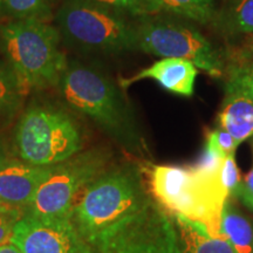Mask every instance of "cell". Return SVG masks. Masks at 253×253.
Instances as JSON below:
<instances>
[{
	"label": "cell",
	"mask_w": 253,
	"mask_h": 253,
	"mask_svg": "<svg viewBox=\"0 0 253 253\" xmlns=\"http://www.w3.org/2000/svg\"><path fill=\"white\" fill-rule=\"evenodd\" d=\"M58 87L69 108L93 121L123 147L140 151L142 138L130 107L108 75L91 66L71 63Z\"/></svg>",
	"instance_id": "6da1fadb"
},
{
	"label": "cell",
	"mask_w": 253,
	"mask_h": 253,
	"mask_svg": "<svg viewBox=\"0 0 253 253\" xmlns=\"http://www.w3.org/2000/svg\"><path fill=\"white\" fill-rule=\"evenodd\" d=\"M150 194L171 216L184 217L214 238H220V221L230 196L219 176L207 177L179 166H149Z\"/></svg>",
	"instance_id": "7a4b0ae2"
},
{
	"label": "cell",
	"mask_w": 253,
	"mask_h": 253,
	"mask_svg": "<svg viewBox=\"0 0 253 253\" xmlns=\"http://www.w3.org/2000/svg\"><path fill=\"white\" fill-rule=\"evenodd\" d=\"M149 199L140 170L131 166L106 169L84 189L69 218L89 243Z\"/></svg>",
	"instance_id": "3957f363"
},
{
	"label": "cell",
	"mask_w": 253,
	"mask_h": 253,
	"mask_svg": "<svg viewBox=\"0 0 253 253\" xmlns=\"http://www.w3.org/2000/svg\"><path fill=\"white\" fill-rule=\"evenodd\" d=\"M0 39L7 63L28 91L58 86L68 66L58 28L46 21L12 20L0 28Z\"/></svg>",
	"instance_id": "277c9868"
},
{
	"label": "cell",
	"mask_w": 253,
	"mask_h": 253,
	"mask_svg": "<svg viewBox=\"0 0 253 253\" xmlns=\"http://www.w3.org/2000/svg\"><path fill=\"white\" fill-rule=\"evenodd\" d=\"M55 20L61 38L79 49L107 54L137 49L134 25L121 12L91 0H65Z\"/></svg>",
	"instance_id": "5b68a950"
},
{
	"label": "cell",
	"mask_w": 253,
	"mask_h": 253,
	"mask_svg": "<svg viewBox=\"0 0 253 253\" xmlns=\"http://www.w3.org/2000/svg\"><path fill=\"white\" fill-rule=\"evenodd\" d=\"M80 126L72 115L49 104H33L25 110L15 128L14 144L25 162L52 167L82 149Z\"/></svg>",
	"instance_id": "8992f818"
},
{
	"label": "cell",
	"mask_w": 253,
	"mask_h": 253,
	"mask_svg": "<svg viewBox=\"0 0 253 253\" xmlns=\"http://www.w3.org/2000/svg\"><path fill=\"white\" fill-rule=\"evenodd\" d=\"M89 245L91 253H182L175 220L151 197Z\"/></svg>",
	"instance_id": "52a82bcc"
},
{
	"label": "cell",
	"mask_w": 253,
	"mask_h": 253,
	"mask_svg": "<svg viewBox=\"0 0 253 253\" xmlns=\"http://www.w3.org/2000/svg\"><path fill=\"white\" fill-rule=\"evenodd\" d=\"M150 15L142 17L135 26L137 49L161 58L189 60L211 77H220L219 53L197 28L176 19Z\"/></svg>",
	"instance_id": "ba28073f"
},
{
	"label": "cell",
	"mask_w": 253,
	"mask_h": 253,
	"mask_svg": "<svg viewBox=\"0 0 253 253\" xmlns=\"http://www.w3.org/2000/svg\"><path fill=\"white\" fill-rule=\"evenodd\" d=\"M109 155L102 149L77 154L52 166V173L38 189L25 214L34 217H69L84 189L103 172Z\"/></svg>",
	"instance_id": "9c48e42d"
},
{
	"label": "cell",
	"mask_w": 253,
	"mask_h": 253,
	"mask_svg": "<svg viewBox=\"0 0 253 253\" xmlns=\"http://www.w3.org/2000/svg\"><path fill=\"white\" fill-rule=\"evenodd\" d=\"M11 244L21 253H91L69 217L24 214L15 224Z\"/></svg>",
	"instance_id": "30bf717a"
},
{
	"label": "cell",
	"mask_w": 253,
	"mask_h": 253,
	"mask_svg": "<svg viewBox=\"0 0 253 253\" xmlns=\"http://www.w3.org/2000/svg\"><path fill=\"white\" fill-rule=\"evenodd\" d=\"M50 173L52 167L8 158L0 168V202L11 208H27Z\"/></svg>",
	"instance_id": "8fae6325"
},
{
	"label": "cell",
	"mask_w": 253,
	"mask_h": 253,
	"mask_svg": "<svg viewBox=\"0 0 253 253\" xmlns=\"http://www.w3.org/2000/svg\"><path fill=\"white\" fill-rule=\"evenodd\" d=\"M198 68L191 61L179 58H162L150 67L142 69L129 79H122L121 86L128 87L135 82L151 79L164 89L176 95L191 96L195 90Z\"/></svg>",
	"instance_id": "7c38bea8"
},
{
	"label": "cell",
	"mask_w": 253,
	"mask_h": 253,
	"mask_svg": "<svg viewBox=\"0 0 253 253\" xmlns=\"http://www.w3.org/2000/svg\"><path fill=\"white\" fill-rule=\"evenodd\" d=\"M218 123L238 145L253 137V97L231 80L226 84Z\"/></svg>",
	"instance_id": "4fadbf2b"
},
{
	"label": "cell",
	"mask_w": 253,
	"mask_h": 253,
	"mask_svg": "<svg viewBox=\"0 0 253 253\" xmlns=\"http://www.w3.org/2000/svg\"><path fill=\"white\" fill-rule=\"evenodd\" d=\"M220 233L235 253H253V221L233 204L232 197L221 212Z\"/></svg>",
	"instance_id": "5bb4252c"
},
{
	"label": "cell",
	"mask_w": 253,
	"mask_h": 253,
	"mask_svg": "<svg viewBox=\"0 0 253 253\" xmlns=\"http://www.w3.org/2000/svg\"><path fill=\"white\" fill-rule=\"evenodd\" d=\"M179 235L182 253H235L223 237L214 238L184 217L172 216Z\"/></svg>",
	"instance_id": "9a60e30c"
},
{
	"label": "cell",
	"mask_w": 253,
	"mask_h": 253,
	"mask_svg": "<svg viewBox=\"0 0 253 253\" xmlns=\"http://www.w3.org/2000/svg\"><path fill=\"white\" fill-rule=\"evenodd\" d=\"M27 94L11 66L0 60V126L14 119Z\"/></svg>",
	"instance_id": "2e32d148"
},
{
	"label": "cell",
	"mask_w": 253,
	"mask_h": 253,
	"mask_svg": "<svg viewBox=\"0 0 253 253\" xmlns=\"http://www.w3.org/2000/svg\"><path fill=\"white\" fill-rule=\"evenodd\" d=\"M218 27L230 36L253 34V0H230L217 18Z\"/></svg>",
	"instance_id": "e0dca14e"
},
{
	"label": "cell",
	"mask_w": 253,
	"mask_h": 253,
	"mask_svg": "<svg viewBox=\"0 0 253 253\" xmlns=\"http://www.w3.org/2000/svg\"><path fill=\"white\" fill-rule=\"evenodd\" d=\"M161 11L199 24H208L216 18L213 0H155Z\"/></svg>",
	"instance_id": "ac0fdd59"
},
{
	"label": "cell",
	"mask_w": 253,
	"mask_h": 253,
	"mask_svg": "<svg viewBox=\"0 0 253 253\" xmlns=\"http://www.w3.org/2000/svg\"><path fill=\"white\" fill-rule=\"evenodd\" d=\"M54 0H0V14L13 20L45 21L50 17Z\"/></svg>",
	"instance_id": "d6986e66"
},
{
	"label": "cell",
	"mask_w": 253,
	"mask_h": 253,
	"mask_svg": "<svg viewBox=\"0 0 253 253\" xmlns=\"http://www.w3.org/2000/svg\"><path fill=\"white\" fill-rule=\"evenodd\" d=\"M121 13L132 15H150L161 11L155 0H91Z\"/></svg>",
	"instance_id": "ffe728a7"
},
{
	"label": "cell",
	"mask_w": 253,
	"mask_h": 253,
	"mask_svg": "<svg viewBox=\"0 0 253 253\" xmlns=\"http://www.w3.org/2000/svg\"><path fill=\"white\" fill-rule=\"evenodd\" d=\"M224 156L219 151H217L209 142L205 141L203 151L198 161L190 169L196 173L207 177H217L219 176L221 164H223Z\"/></svg>",
	"instance_id": "44dd1931"
},
{
	"label": "cell",
	"mask_w": 253,
	"mask_h": 253,
	"mask_svg": "<svg viewBox=\"0 0 253 253\" xmlns=\"http://www.w3.org/2000/svg\"><path fill=\"white\" fill-rule=\"evenodd\" d=\"M219 178L225 191L229 194L230 197H233L239 188L240 183H242L239 168L236 162V154H231L229 156L224 157Z\"/></svg>",
	"instance_id": "7402d4cb"
},
{
	"label": "cell",
	"mask_w": 253,
	"mask_h": 253,
	"mask_svg": "<svg viewBox=\"0 0 253 253\" xmlns=\"http://www.w3.org/2000/svg\"><path fill=\"white\" fill-rule=\"evenodd\" d=\"M24 214L20 209L11 208L5 204L0 207V246L8 244L15 224Z\"/></svg>",
	"instance_id": "603a6c76"
},
{
	"label": "cell",
	"mask_w": 253,
	"mask_h": 253,
	"mask_svg": "<svg viewBox=\"0 0 253 253\" xmlns=\"http://www.w3.org/2000/svg\"><path fill=\"white\" fill-rule=\"evenodd\" d=\"M207 142L212 145L217 151H219L224 157L229 156L231 154H236V149L238 147L232 135L221 128L209 131L207 135Z\"/></svg>",
	"instance_id": "cb8c5ba5"
},
{
	"label": "cell",
	"mask_w": 253,
	"mask_h": 253,
	"mask_svg": "<svg viewBox=\"0 0 253 253\" xmlns=\"http://www.w3.org/2000/svg\"><path fill=\"white\" fill-rule=\"evenodd\" d=\"M230 80L245 89L253 97V69L250 68L249 65L233 68Z\"/></svg>",
	"instance_id": "d4e9b609"
},
{
	"label": "cell",
	"mask_w": 253,
	"mask_h": 253,
	"mask_svg": "<svg viewBox=\"0 0 253 253\" xmlns=\"http://www.w3.org/2000/svg\"><path fill=\"white\" fill-rule=\"evenodd\" d=\"M251 147H252V156H253V137L251 140ZM239 188L242 189L243 191H245L246 194L253 196V164H252L251 170L246 173L244 179H243L242 183H240Z\"/></svg>",
	"instance_id": "484cf974"
},
{
	"label": "cell",
	"mask_w": 253,
	"mask_h": 253,
	"mask_svg": "<svg viewBox=\"0 0 253 253\" xmlns=\"http://www.w3.org/2000/svg\"><path fill=\"white\" fill-rule=\"evenodd\" d=\"M233 197L239 198L240 201H242L243 203H244L246 207L250 209V210L253 211V196L246 194L245 191H243L242 189L238 188V190H237L236 194H235V196H233Z\"/></svg>",
	"instance_id": "4316f807"
},
{
	"label": "cell",
	"mask_w": 253,
	"mask_h": 253,
	"mask_svg": "<svg viewBox=\"0 0 253 253\" xmlns=\"http://www.w3.org/2000/svg\"><path fill=\"white\" fill-rule=\"evenodd\" d=\"M0 253H21L20 250L15 248L13 244L8 243V244L0 246Z\"/></svg>",
	"instance_id": "83f0119b"
},
{
	"label": "cell",
	"mask_w": 253,
	"mask_h": 253,
	"mask_svg": "<svg viewBox=\"0 0 253 253\" xmlns=\"http://www.w3.org/2000/svg\"><path fill=\"white\" fill-rule=\"evenodd\" d=\"M7 160H8L7 155H6V151L4 149V147H2L1 142H0V168L2 167V164H4Z\"/></svg>",
	"instance_id": "f1b7e54d"
},
{
	"label": "cell",
	"mask_w": 253,
	"mask_h": 253,
	"mask_svg": "<svg viewBox=\"0 0 253 253\" xmlns=\"http://www.w3.org/2000/svg\"><path fill=\"white\" fill-rule=\"evenodd\" d=\"M246 49L250 54H253V34H251V38H250L248 43H246Z\"/></svg>",
	"instance_id": "f546056e"
},
{
	"label": "cell",
	"mask_w": 253,
	"mask_h": 253,
	"mask_svg": "<svg viewBox=\"0 0 253 253\" xmlns=\"http://www.w3.org/2000/svg\"><path fill=\"white\" fill-rule=\"evenodd\" d=\"M249 67H250V68H252V69H253V61H252L251 63H250V65H249Z\"/></svg>",
	"instance_id": "4dcf8cb0"
},
{
	"label": "cell",
	"mask_w": 253,
	"mask_h": 253,
	"mask_svg": "<svg viewBox=\"0 0 253 253\" xmlns=\"http://www.w3.org/2000/svg\"><path fill=\"white\" fill-rule=\"evenodd\" d=\"M1 205H4V204H2V203H1V202H0V207H1Z\"/></svg>",
	"instance_id": "1f68e13d"
}]
</instances>
